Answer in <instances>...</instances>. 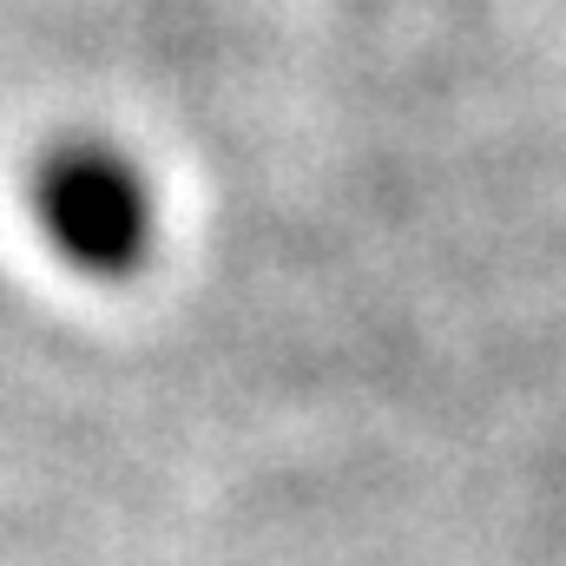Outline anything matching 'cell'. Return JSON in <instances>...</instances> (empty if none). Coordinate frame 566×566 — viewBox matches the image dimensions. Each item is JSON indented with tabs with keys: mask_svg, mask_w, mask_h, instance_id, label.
I'll list each match as a JSON object with an SVG mask.
<instances>
[{
	"mask_svg": "<svg viewBox=\"0 0 566 566\" xmlns=\"http://www.w3.org/2000/svg\"><path fill=\"white\" fill-rule=\"evenodd\" d=\"M33 218L46 244L93 277L133 271L151 244V191H145L139 165L119 158L113 145L80 139L46 151L33 171Z\"/></svg>",
	"mask_w": 566,
	"mask_h": 566,
	"instance_id": "1",
	"label": "cell"
}]
</instances>
